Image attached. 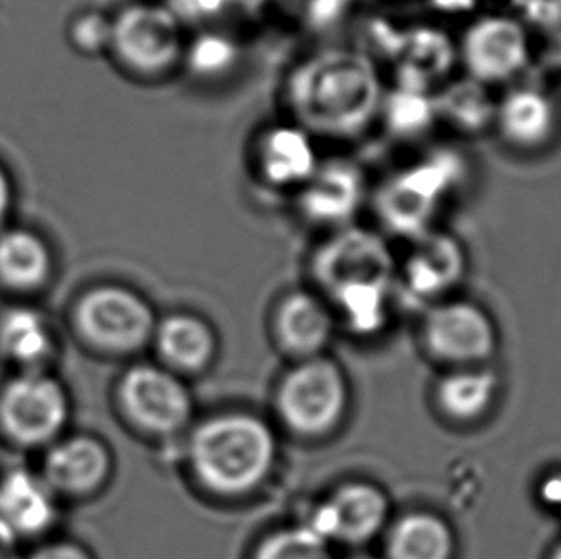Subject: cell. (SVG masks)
Listing matches in <instances>:
<instances>
[{
    "label": "cell",
    "instance_id": "1",
    "mask_svg": "<svg viewBox=\"0 0 561 559\" xmlns=\"http://www.w3.org/2000/svg\"><path fill=\"white\" fill-rule=\"evenodd\" d=\"M386 84L378 61L357 46H334L297 60L282 81L286 122L314 140L351 142L379 122Z\"/></svg>",
    "mask_w": 561,
    "mask_h": 559
},
{
    "label": "cell",
    "instance_id": "2",
    "mask_svg": "<svg viewBox=\"0 0 561 559\" xmlns=\"http://www.w3.org/2000/svg\"><path fill=\"white\" fill-rule=\"evenodd\" d=\"M276 458L268 425L245 414L213 418L197 427L190 460L197 479L217 494L238 497L265 481Z\"/></svg>",
    "mask_w": 561,
    "mask_h": 559
},
{
    "label": "cell",
    "instance_id": "3",
    "mask_svg": "<svg viewBox=\"0 0 561 559\" xmlns=\"http://www.w3.org/2000/svg\"><path fill=\"white\" fill-rule=\"evenodd\" d=\"M468 176V161L455 148H437L402 166L379 182L374 212L379 223L399 238L416 240L433 230L448 197Z\"/></svg>",
    "mask_w": 561,
    "mask_h": 559
},
{
    "label": "cell",
    "instance_id": "4",
    "mask_svg": "<svg viewBox=\"0 0 561 559\" xmlns=\"http://www.w3.org/2000/svg\"><path fill=\"white\" fill-rule=\"evenodd\" d=\"M183 20L158 2L127 4L112 20L110 53L130 77L142 83H163L183 69Z\"/></svg>",
    "mask_w": 561,
    "mask_h": 559
},
{
    "label": "cell",
    "instance_id": "5",
    "mask_svg": "<svg viewBox=\"0 0 561 559\" xmlns=\"http://www.w3.org/2000/svg\"><path fill=\"white\" fill-rule=\"evenodd\" d=\"M314 274L335 303L389 295L394 263L381 236L373 230L351 227L334 230L314 258Z\"/></svg>",
    "mask_w": 561,
    "mask_h": 559
},
{
    "label": "cell",
    "instance_id": "6",
    "mask_svg": "<svg viewBox=\"0 0 561 559\" xmlns=\"http://www.w3.org/2000/svg\"><path fill=\"white\" fill-rule=\"evenodd\" d=\"M456 45L466 76L485 87L514 81L531 60L527 25L514 15L476 18Z\"/></svg>",
    "mask_w": 561,
    "mask_h": 559
},
{
    "label": "cell",
    "instance_id": "7",
    "mask_svg": "<svg viewBox=\"0 0 561 559\" xmlns=\"http://www.w3.org/2000/svg\"><path fill=\"white\" fill-rule=\"evenodd\" d=\"M347 407L342 372L324 358H309L289 372L278 391V412L299 435H322L340 422Z\"/></svg>",
    "mask_w": 561,
    "mask_h": 559
},
{
    "label": "cell",
    "instance_id": "8",
    "mask_svg": "<svg viewBox=\"0 0 561 559\" xmlns=\"http://www.w3.org/2000/svg\"><path fill=\"white\" fill-rule=\"evenodd\" d=\"M77 322L87 340L110 351H137L156 332L153 312L145 299L125 287L102 286L83 297Z\"/></svg>",
    "mask_w": 561,
    "mask_h": 559
},
{
    "label": "cell",
    "instance_id": "9",
    "mask_svg": "<svg viewBox=\"0 0 561 559\" xmlns=\"http://www.w3.org/2000/svg\"><path fill=\"white\" fill-rule=\"evenodd\" d=\"M370 184L360 163L350 158L320 161L317 173L296 192L297 212L317 227H351L368 199Z\"/></svg>",
    "mask_w": 561,
    "mask_h": 559
},
{
    "label": "cell",
    "instance_id": "10",
    "mask_svg": "<svg viewBox=\"0 0 561 559\" xmlns=\"http://www.w3.org/2000/svg\"><path fill=\"white\" fill-rule=\"evenodd\" d=\"M251 173L271 192H299L320 166L314 138L294 123L259 130L250 146Z\"/></svg>",
    "mask_w": 561,
    "mask_h": 559
},
{
    "label": "cell",
    "instance_id": "11",
    "mask_svg": "<svg viewBox=\"0 0 561 559\" xmlns=\"http://www.w3.org/2000/svg\"><path fill=\"white\" fill-rule=\"evenodd\" d=\"M68 418V399L54 379L25 374L8 384L0 399L4 430L20 443L37 445L53 438Z\"/></svg>",
    "mask_w": 561,
    "mask_h": 559
},
{
    "label": "cell",
    "instance_id": "12",
    "mask_svg": "<svg viewBox=\"0 0 561 559\" xmlns=\"http://www.w3.org/2000/svg\"><path fill=\"white\" fill-rule=\"evenodd\" d=\"M122 402L130 420L152 433H175L188 422L192 397L175 374L135 366L122 379Z\"/></svg>",
    "mask_w": 561,
    "mask_h": 559
},
{
    "label": "cell",
    "instance_id": "13",
    "mask_svg": "<svg viewBox=\"0 0 561 559\" xmlns=\"http://www.w3.org/2000/svg\"><path fill=\"white\" fill-rule=\"evenodd\" d=\"M387 515L389 504L383 492L373 484L350 483L314 507L305 527L328 545L332 540L365 545L386 527Z\"/></svg>",
    "mask_w": 561,
    "mask_h": 559
},
{
    "label": "cell",
    "instance_id": "14",
    "mask_svg": "<svg viewBox=\"0 0 561 559\" xmlns=\"http://www.w3.org/2000/svg\"><path fill=\"white\" fill-rule=\"evenodd\" d=\"M424 335L433 355L447 363H478L494 349L491 320L468 303H445L430 310Z\"/></svg>",
    "mask_w": 561,
    "mask_h": 559
},
{
    "label": "cell",
    "instance_id": "15",
    "mask_svg": "<svg viewBox=\"0 0 561 559\" xmlns=\"http://www.w3.org/2000/svg\"><path fill=\"white\" fill-rule=\"evenodd\" d=\"M458 61V45L435 25H414L402 30L391 66L394 83L417 91L435 92Z\"/></svg>",
    "mask_w": 561,
    "mask_h": 559
},
{
    "label": "cell",
    "instance_id": "16",
    "mask_svg": "<svg viewBox=\"0 0 561 559\" xmlns=\"http://www.w3.org/2000/svg\"><path fill=\"white\" fill-rule=\"evenodd\" d=\"M558 119V106L547 91L514 87L496 102L493 127L517 150H539L554 138Z\"/></svg>",
    "mask_w": 561,
    "mask_h": 559
},
{
    "label": "cell",
    "instance_id": "17",
    "mask_svg": "<svg viewBox=\"0 0 561 559\" xmlns=\"http://www.w3.org/2000/svg\"><path fill=\"white\" fill-rule=\"evenodd\" d=\"M466 255L460 243L447 232H432L412 240V251L404 261L402 278L412 294L422 299L445 294L462 278Z\"/></svg>",
    "mask_w": 561,
    "mask_h": 559
},
{
    "label": "cell",
    "instance_id": "18",
    "mask_svg": "<svg viewBox=\"0 0 561 559\" xmlns=\"http://www.w3.org/2000/svg\"><path fill=\"white\" fill-rule=\"evenodd\" d=\"M50 484L30 471L15 469L0 481V522L14 533L15 537L37 535L54 522Z\"/></svg>",
    "mask_w": 561,
    "mask_h": 559
},
{
    "label": "cell",
    "instance_id": "19",
    "mask_svg": "<svg viewBox=\"0 0 561 559\" xmlns=\"http://www.w3.org/2000/svg\"><path fill=\"white\" fill-rule=\"evenodd\" d=\"M107 471L110 456L96 438H68L46 456V483L60 491H92L106 479Z\"/></svg>",
    "mask_w": 561,
    "mask_h": 559
},
{
    "label": "cell",
    "instance_id": "20",
    "mask_svg": "<svg viewBox=\"0 0 561 559\" xmlns=\"http://www.w3.org/2000/svg\"><path fill=\"white\" fill-rule=\"evenodd\" d=\"M437 119L462 137H478L494 125L496 100L489 87L471 77L448 79L433 92Z\"/></svg>",
    "mask_w": 561,
    "mask_h": 559
},
{
    "label": "cell",
    "instance_id": "21",
    "mask_svg": "<svg viewBox=\"0 0 561 559\" xmlns=\"http://www.w3.org/2000/svg\"><path fill=\"white\" fill-rule=\"evenodd\" d=\"M276 330L282 345L291 353L314 355L332 338L334 318L319 297L294 294L280 305Z\"/></svg>",
    "mask_w": 561,
    "mask_h": 559
},
{
    "label": "cell",
    "instance_id": "22",
    "mask_svg": "<svg viewBox=\"0 0 561 559\" xmlns=\"http://www.w3.org/2000/svg\"><path fill=\"white\" fill-rule=\"evenodd\" d=\"M153 335L161 358L176 370H202L211 361L215 340L199 318L173 315L161 320Z\"/></svg>",
    "mask_w": 561,
    "mask_h": 559
},
{
    "label": "cell",
    "instance_id": "23",
    "mask_svg": "<svg viewBox=\"0 0 561 559\" xmlns=\"http://www.w3.org/2000/svg\"><path fill=\"white\" fill-rule=\"evenodd\" d=\"M397 140H417L439 125L433 92L417 91L401 84L386 89L379 122Z\"/></svg>",
    "mask_w": 561,
    "mask_h": 559
},
{
    "label": "cell",
    "instance_id": "24",
    "mask_svg": "<svg viewBox=\"0 0 561 559\" xmlns=\"http://www.w3.org/2000/svg\"><path fill=\"white\" fill-rule=\"evenodd\" d=\"M50 251L30 230H7L0 235V280L10 287L31 289L50 274Z\"/></svg>",
    "mask_w": 561,
    "mask_h": 559
},
{
    "label": "cell",
    "instance_id": "25",
    "mask_svg": "<svg viewBox=\"0 0 561 559\" xmlns=\"http://www.w3.org/2000/svg\"><path fill=\"white\" fill-rule=\"evenodd\" d=\"M387 552L391 559H453L455 540L439 517L410 514L394 523Z\"/></svg>",
    "mask_w": 561,
    "mask_h": 559
},
{
    "label": "cell",
    "instance_id": "26",
    "mask_svg": "<svg viewBox=\"0 0 561 559\" xmlns=\"http://www.w3.org/2000/svg\"><path fill=\"white\" fill-rule=\"evenodd\" d=\"M242 61V46L227 31L204 30L192 35L184 48L183 69L202 83H217L234 73Z\"/></svg>",
    "mask_w": 561,
    "mask_h": 559
},
{
    "label": "cell",
    "instance_id": "27",
    "mask_svg": "<svg viewBox=\"0 0 561 559\" xmlns=\"http://www.w3.org/2000/svg\"><path fill=\"white\" fill-rule=\"evenodd\" d=\"M53 349L45 318L31 309H12L0 317V351L14 363L37 364Z\"/></svg>",
    "mask_w": 561,
    "mask_h": 559
},
{
    "label": "cell",
    "instance_id": "28",
    "mask_svg": "<svg viewBox=\"0 0 561 559\" xmlns=\"http://www.w3.org/2000/svg\"><path fill=\"white\" fill-rule=\"evenodd\" d=\"M496 379L491 372H455L437 387V401L448 417L470 422L481 417L493 401Z\"/></svg>",
    "mask_w": 561,
    "mask_h": 559
},
{
    "label": "cell",
    "instance_id": "29",
    "mask_svg": "<svg viewBox=\"0 0 561 559\" xmlns=\"http://www.w3.org/2000/svg\"><path fill=\"white\" fill-rule=\"evenodd\" d=\"M255 559H334L330 545L307 527L274 533L259 546Z\"/></svg>",
    "mask_w": 561,
    "mask_h": 559
},
{
    "label": "cell",
    "instance_id": "30",
    "mask_svg": "<svg viewBox=\"0 0 561 559\" xmlns=\"http://www.w3.org/2000/svg\"><path fill=\"white\" fill-rule=\"evenodd\" d=\"M110 38H112V20H107L104 15L91 12L77 20L73 41L83 53L110 50Z\"/></svg>",
    "mask_w": 561,
    "mask_h": 559
},
{
    "label": "cell",
    "instance_id": "31",
    "mask_svg": "<svg viewBox=\"0 0 561 559\" xmlns=\"http://www.w3.org/2000/svg\"><path fill=\"white\" fill-rule=\"evenodd\" d=\"M514 7L525 25L561 31V0H514Z\"/></svg>",
    "mask_w": 561,
    "mask_h": 559
},
{
    "label": "cell",
    "instance_id": "32",
    "mask_svg": "<svg viewBox=\"0 0 561 559\" xmlns=\"http://www.w3.org/2000/svg\"><path fill=\"white\" fill-rule=\"evenodd\" d=\"M31 559H91L79 546L66 545V543H56V545L45 546L37 554H33Z\"/></svg>",
    "mask_w": 561,
    "mask_h": 559
},
{
    "label": "cell",
    "instance_id": "33",
    "mask_svg": "<svg viewBox=\"0 0 561 559\" xmlns=\"http://www.w3.org/2000/svg\"><path fill=\"white\" fill-rule=\"evenodd\" d=\"M478 4L479 0H430V7L443 15H468Z\"/></svg>",
    "mask_w": 561,
    "mask_h": 559
},
{
    "label": "cell",
    "instance_id": "34",
    "mask_svg": "<svg viewBox=\"0 0 561 559\" xmlns=\"http://www.w3.org/2000/svg\"><path fill=\"white\" fill-rule=\"evenodd\" d=\"M0 559H22L18 537L2 522H0Z\"/></svg>",
    "mask_w": 561,
    "mask_h": 559
},
{
    "label": "cell",
    "instance_id": "35",
    "mask_svg": "<svg viewBox=\"0 0 561 559\" xmlns=\"http://www.w3.org/2000/svg\"><path fill=\"white\" fill-rule=\"evenodd\" d=\"M10 205H12V184L7 171L0 167V225L7 219Z\"/></svg>",
    "mask_w": 561,
    "mask_h": 559
},
{
    "label": "cell",
    "instance_id": "36",
    "mask_svg": "<svg viewBox=\"0 0 561 559\" xmlns=\"http://www.w3.org/2000/svg\"><path fill=\"white\" fill-rule=\"evenodd\" d=\"M554 56L556 64H558V68L561 69V35L560 38H558V45H556Z\"/></svg>",
    "mask_w": 561,
    "mask_h": 559
},
{
    "label": "cell",
    "instance_id": "37",
    "mask_svg": "<svg viewBox=\"0 0 561 559\" xmlns=\"http://www.w3.org/2000/svg\"><path fill=\"white\" fill-rule=\"evenodd\" d=\"M350 559H374V558H370V556H353V558H350Z\"/></svg>",
    "mask_w": 561,
    "mask_h": 559
},
{
    "label": "cell",
    "instance_id": "38",
    "mask_svg": "<svg viewBox=\"0 0 561 559\" xmlns=\"http://www.w3.org/2000/svg\"><path fill=\"white\" fill-rule=\"evenodd\" d=\"M554 559H561V548L556 552Z\"/></svg>",
    "mask_w": 561,
    "mask_h": 559
}]
</instances>
